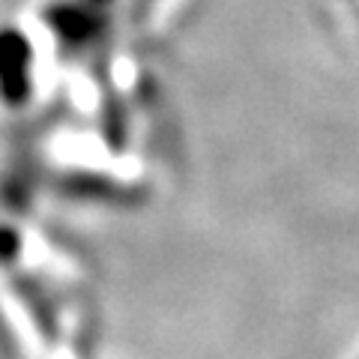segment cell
<instances>
[{
    "label": "cell",
    "mask_w": 359,
    "mask_h": 359,
    "mask_svg": "<svg viewBox=\"0 0 359 359\" xmlns=\"http://www.w3.org/2000/svg\"><path fill=\"white\" fill-rule=\"evenodd\" d=\"M0 90L9 102L27 99V42L18 33H0Z\"/></svg>",
    "instance_id": "cell-1"
}]
</instances>
